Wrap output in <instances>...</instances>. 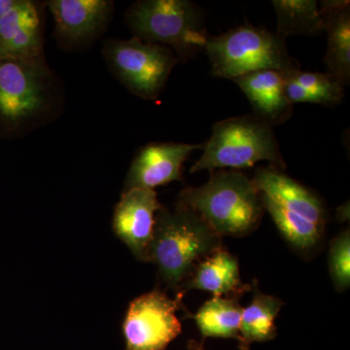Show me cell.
<instances>
[{
	"label": "cell",
	"mask_w": 350,
	"mask_h": 350,
	"mask_svg": "<svg viewBox=\"0 0 350 350\" xmlns=\"http://www.w3.org/2000/svg\"><path fill=\"white\" fill-rule=\"evenodd\" d=\"M278 18L276 34L317 36L325 32V21L314 0H273Z\"/></svg>",
	"instance_id": "cell-19"
},
{
	"label": "cell",
	"mask_w": 350,
	"mask_h": 350,
	"mask_svg": "<svg viewBox=\"0 0 350 350\" xmlns=\"http://www.w3.org/2000/svg\"><path fill=\"white\" fill-rule=\"evenodd\" d=\"M320 12L325 21L328 73L344 86L350 81V5L345 0L322 1Z\"/></svg>",
	"instance_id": "cell-16"
},
{
	"label": "cell",
	"mask_w": 350,
	"mask_h": 350,
	"mask_svg": "<svg viewBox=\"0 0 350 350\" xmlns=\"http://www.w3.org/2000/svg\"><path fill=\"white\" fill-rule=\"evenodd\" d=\"M187 350H204V342H199L195 340H189Z\"/></svg>",
	"instance_id": "cell-23"
},
{
	"label": "cell",
	"mask_w": 350,
	"mask_h": 350,
	"mask_svg": "<svg viewBox=\"0 0 350 350\" xmlns=\"http://www.w3.org/2000/svg\"><path fill=\"white\" fill-rule=\"evenodd\" d=\"M273 126L254 114L232 117L213 126V135L191 174L208 170L250 169L266 161L271 167L284 170V160L273 133Z\"/></svg>",
	"instance_id": "cell-4"
},
{
	"label": "cell",
	"mask_w": 350,
	"mask_h": 350,
	"mask_svg": "<svg viewBox=\"0 0 350 350\" xmlns=\"http://www.w3.org/2000/svg\"><path fill=\"white\" fill-rule=\"evenodd\" d=\"M329 271L334 286L338 292L347 291L350 284V232L338 234L330 243Z\"/></svg>",
	"instance_id": "cell-21"
},
{
	"label": "cell",
	"mask_w": 350,
	"mask_h": 350,
	"mask_svg": "<svg viewBox=\"0 0 350 350\" xmlns=\"http://www.w3.org/2000/svg\"><path fill=\"white\" fill-rule=\"evenodd\" d=\"M247 96L255 116L271 126L290 119L293 105L284 93V73L275 70H259L232 80Z\"/></svg>",
	"instance_id": "cell-14"
},
{
	"label": "cell",
	"mask_w": 350,
	"mask_h": 350,
	"mask_svg": "<svg viewBox=\"0 0 350 350\" xmlns=\"http://www.w3.org/2000/svg\"><path fill=\"white\" fill-rule=\"evenodd\" d=\"M211 75L234 79L259 70L286 73L300 69L288 53L285 39L262 27L241 25L217 36H208L206 47Z\"/></svg>",
	"instance_id": "cell-5"
},
{
	"label": "cell",
	"mask_w": 350,
	"mask_h": 350,
	"mask_svg": "<svg viewBox=\"0 0 350 350\" xmlns=\"http://www.w3.org/2000/svg\"><path fill=\"white\" fill-rule=\"evenodd\" d=\"M42 56V19L38 4L31 0H18L0 18V57Z\"/></svg>",
	"instance_id": "cell-13"
},
{
	"label": "cell",
	"mask_w": 350,
	"mask_h": 350,
	"mask_svg": "<svg viewBox=\"0 0 350 350\" xmlns=\"http://www.w3.org/2000/svg\"><path fill=\"white\" fill-rule=\"evenodd\" d=\"M253 300L243 308L239 325V349L250 350L255 342L273 340L278 336L275 320L284 303L280 298L260 291L257 280L252 284Z\"/></svg>",
	"instance_id": "cell-17"
},
{
	"label": "cell",
	"mask_w": 350,
	"mask_h": 350,
	"mask_svg": "<svg viewBox=\"0 0 350 350\" xmlns=\"http://www.w3.org/2000/svg\"><path fill=\"white\" fill-rule=\"evenodd\" d=\"M177 204L195 211L221 238L247 236L265 213L252 179L234 170H215L204 185L184 189Z\"/></svg>",
	"instance_id": "cell-1"
},
{
	"label": "cell",
	"mask_w": 350,
	"mask_h": 350,
	"mask_svg": "<svg viewBox=\"0 0 350 350\" xmlns=\"http://www.w3.org/2000/svg\"><path fill=\"white\" fill-rule=\"evenodd\" d=\"M135 38L170 46L178 61L204 50L207 38L199 7L187 0H142L126 13Z\"/></svg>",
	"instance_id": "cell-6"
},
{
	"label": "cell",
	"mask_w": 350,
	"mask_h": 350,
	"mask_svg": "<svg viewBox=\"0 0 350 350\" xmlns=\"http://www.w3.org/2000/svg\"><path fill=\"white\" fill-rule=\"evenodd\" d=\"M55 100L53 73L44 56L0 57V124L8 131L33 126Z\"/></svg>",
	"instance_id": "cell-7"
},
{
	"label": "cell",
	"mask_w": 350,
	"mask_h": 350,
	"mask_svg": "<svg viewBox=\"0 0 350 350\" xmlns=\"http://www.w3.org/2000/svg\"><path fill=\"white\" fill-rule=\"evenodd\" d=\"M285 75L312 94L313 103L334 107L344 100L345 87L330 73L308 72L293 69Z\"/></svg>",
	"instance_id": "cell-20"
},
{
	"label": "cell",
	"mask_w": 350,
	"mask_h": 350,
	"mask_svg": "<svg viewBox=\"0 0 350 350\" xmlns=\"http://www.w3.org/2000/svg\"><path fill=\"white\" fill-rule=\"evenodd\" d=\"M182 298L176 295L170 299L156 289L131 301L123 323L125 350H167L181 334L176 312L182 308Z\"/></svg>",
	"instance_id": "cell-9"
},
{
	"label": "cell",
	"mask_w": 350,
	"mask_h": 350,
	"mask_svg": "<svg viewBox=\"0 0 350 350\" xmlns=\"http://www.w3.org/2000/svg\"><path fill=\"white\" fill-rule=\"evenodd\" d=\"M198 149H204V145L174 142L146 145L131 163L124 191L133 188L154 190L172 181L183 180V163Z\"/></svg>",
	"instance_id": "cell-12"
},
{
	"label": "cell",
	"mask_w": 350,
	"mask_h": 350,
	"mask_svg": "<svg viewBox=\"0 0 350 350\" xmlns=\"http://www.w3.org/2000/svg\"><path fill=\"white\" fill-rule=\"evenodd\" d=\"M103 56L113 75L135 96L155 100L162 93L172 68L178 63L174 51L137 38L109 39Z\"/></svg>",
	"instance_id": "cell-8"
},
{
	"label": "cell",
	"mask_w": 350,
	"mask_h": 350,
	"mask_svg": "<svg viewBox=\"0 0 350 350\" xmlns=\"http://www.w3.org/2000/svg\"><path fill=\"white\" fill-rule=\"evenodd\" d=\"M262 206L290 245L301 252L317 247L326 226V211L314 193L283 170L260 167L252 179Z\"/></svg>",
	"instance_id": "cell-3"
},
{
	"label": "cell",
	"mask_w": 350,
	"mask_h": 350,
	"mask_svg": "<svg viewBox=\"0 0 350 350\" xmlns=\"http://www.w3.org/2000/svg\"><path fill=\"white\" fill-rule=\"evenodd\" d=\"M55 36L66 48L92 43L107 29L113 14L108 0H51Z\"/></svg>",
	"instance_id": "cell-11"
},
{
	"label": "cell",
	"mask_w": 350,
	"mask_h": 350,
	"mask_svg": "<svg viewBox=\"0 0 350 350\" xmlns=\"http://www.w3.org/2000/svg\"><path fill=\"white\" fill-rule=\"evenodd\" d=\"M241 298L213 297L200 306L193 315L202 335V342L207 338H239L243 306Z\"/></svg>",
	"instance_id": "cell-18"
},
{
	"label": "cell",
	"mask_w": 350,
	"mask_h": 350,
	"mask_svg": "<svg viewBox=\"0 0 350 350\" xmlns=\"http://www.w3.org/2000/svg\"><path fill=\"white\" fill-rule=\"evenodd\" d=\"M221 247L222 238L192 209L162 206L156 214L148 262L156 265L165 286L178 294L196 266Z\"/></svg>",
	"instance_id": "cell-2"
},
{
	"label": "cell",
	"mask_w": 350,
	"mask_h": 350,
	"mask_svg": "<svg viewBox=\"0 0 350 350\" xmlns=\"http://www.w3.org/2000/svg\"><path fill=\"white\" fill-rule=\"evenodd\" d=\"M162 208L155 190L133 188L124 191L113 215V231L135 257L148 262L156 214Z\"/></svg>",
	"instance_id": "cell-10"
},
{
	"label": "cell",
	"mask_w": 350,
	"mask_h": 350,
	"mask_svg": "<svg viewBox=\"0 0 350 350\" xmlns=\"http://www.w3.org/2000/svg\"><path fill=\"white\" fill-rule=\"evenodd\" d=\"M192 289L211 292L213 297L241 298L252 290V285L241 282L238 260L221 247L196 266L177 295L183 297Z\"/></svg>",
	"instance_id": "cell-15"
},
{
	"label": "cell",
	"mask_w": 350,
	"mask_h": 350,
	"mask_svg": "<svg viewBox=\"0 0 350 350\" xmlns=\"http://www.w3.org/2000/svg\"><path fill=\"white\" fill-rule=\"evenodd\" d=\"M18 0H0V18L3 17L17 4Z\"/></svg>",
	"instance_id": "cell-22"
}]
</instances>
